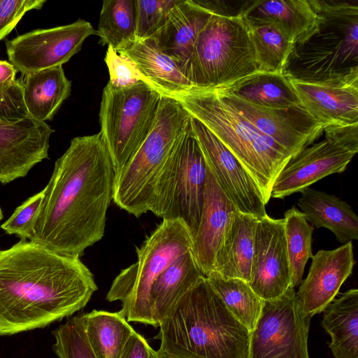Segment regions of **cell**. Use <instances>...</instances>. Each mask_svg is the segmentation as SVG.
Here are the masks:
<instances>
[{
	"label": "cell",
	"instance_id": "obj_2",
	"mask_svg": "<svg viewBox=\"0 0 358 358\" xmlns=\"http://www.w3.org/2000/svg\"><path fill=\"white\" fill-rule=\"evenodd\" d=\"M97 289L79 257L26 240L0 250V336L69 317L83 309Z\"/></svg>",
	"mask_w": 358,
	"mask_h": 358
},
{
	"label": "cell",
	"instance_id": "obj_10",
	"mask_svg": "<svg viewBox=\"0 0 358 358\" xmlns=\"http://www.w3.org/2000/svg\"><path fill=\"white\" fill-rule=\"evenodd\" d=\"M324 133V139L307 146L288 161L273 182L271 197L283 199L345 171L358 152V124L329 126Z\"/></svg>",
	"mask_w": 358,
	"mask_h": 358
},
{
	"label": "cell",
	"instance_id": "obj_15",
	"mask_svg": "<svg viewBox=\"0 0 358 358\" xmlns=\"http://www.w3.org/2000/svg\"><path fill=\"white\" fill-rule=\"evenodd\" d=\"M227 103L262 134L294 157L324 133V127L301 105L269 108L243 100L222 89H215Z\"/></svg>",
	"mask_w": 358,
	"mask_h": 358
},
{
	"label": "cell",
	"instance_id": "obj_1",
	"mask_svg": "<svg viewBox=\"0 0 358 358\" xmlns=\"http://www.w3.org/2000/svg\"><path fill=\"white\" fill-rule=\"evenodd\" d=\"M115 179L101 134L73 138L55 163L29 241L80 258L104 236Z\"/></svg>",
	"mask_w": 358,
	"mask_h": 358
},
{
	"label": "cell",
	"instance_id": "obj_17",
	"mask_svg": "<svg viewBox=\"0 0 358 358\" xmlns=\"http://www.w3.org/2000/svg\"><path fill=\"white\" fill-rule=\"evenodd\" d=\"M55 131L29 116L0 119V182L9 183L27 176L48 157L50 138Z\"/></svg>",
	"mask_w": 358,
	"mask_h": 358
},
{
	"label": "cell",
	"instance_id": "obj_28",
	"mask_svg": "<svg viewBox=\"0 0 358 358\" xmlns=\"http://www.w3.org/2000/svg\"><path fill=\"white\" fill-rule=\"evenodd\" d=\"M88 342L96 358H120L136 332L120 312L93 310L82 314Z\"/></svg>",
	"mask_w": 358,
	"mask_h": 358
},
{
	"label": "cell",
	"instance_id": "obj_13",
	"mask_svg": "<svg viewBox=\"0 0 358 358\" xmlns=\"http://www.w3.org/2000/svg\"><path fill=\"white\" fill-rule=\"evenodd\" d=\"M287 76L301 106L324 128L358 124V66L321 78Z\"/></svg>",
	"mask_w": 358,
	"mask_h": 358
},
{
	"label": "cell",
	"instance_id": "obj_18",
	"mask_svg": "<svg viewBox=\"0 0 358 358\" xmlns=\"http://www.w3.org/2000/svg\"><path fill=\"white\" fill-rule=\"evenodd\" d=\"M307 277L296 292L303 312L310 318L335 299L345 280L351 275L355 259L352 242L329 250H319L312 257Z\"/></svg>",
	"mask_w": 358,
	"mask_h": 358
},
{
	"label": "cell",
	"instance_id": "obj_14",
	"mask_svg": "<svg viewBox=\"0 0 358 358\" xmlns=\"http://www.w3.org/2000/svg\"><path fill=\"white\" fill-rule=\"evenodd\" d=\"M190 124L208 167L236 208L257 218L267 215L259 188L238 159L198 120L190 116Z\"/></svg>",
	"mask_w": 358,
	"mask_h": 358
},
{
	"label": "cell",
	"instance_id": "obj_11",
	"mask_svg": "<svg viewBox=\"0 0 358 358\" xmlns=\"http://www.w3.org/2000/svg\"><path fill=\"white\" fill-rule=\"evenodd\" d=\"M310 322L293 287L278 298L264 301L250 331L248 358H309Z\"/></svg>",
	"mask_w": 358,
	"mask_h": 358
},
{
	"label": "cell",
	"instance_id": "obj_26",
	"mask_svg": "<svg viewBox=\"0 0 358 358\" xmlns=\"http://www.w3.org/2000/svg\"><path fill=\"white\" fill-rule=\"evenodd\" d=\"M204 276L192 251L175 260L157 278L150 295L155 327H159L174 304Z\"/></svg>",
	"mask_w": 358,
	"mask_h": 358
},
{
	"label": "cell",
	"instance_id": "obj_16",
	"mask_svg": "<svg viewBox=\"0 0 358 358\" xmlns=\"http://www.w3.org/2000/svg\"><path fill=\"white\" fill-rule=\"evenodd\" d=\"M248 283L264 301L279 297L291 287L283 218H258Z\"/></svg>",
	"mask_w": 358,
	"mask_h": 358
},
{
	"label": "cell",
	"instance_id": "obj_39",
	"mask_svg": "<svg viewBox=\"0 0 358 358\" xmlns=\"http://www.w3.org/2000/svg\"><path fill=\"white\" fill-rule=\"evenodd\" d=\"M29 116L20 80L9 89L0 91V119L19 120Z\"/></svg>",
	"mask_w": 358,
	"mask_h": 358
},
{
	"label": "cell",
	"instance_id": "obj_3",
	"mask_svg": "<svg viewBox=\"0 0 358 358\" xmlns=\"http://www.w3.org/2000/svg\"><path fill=\"white\" fill-rule=\"evenodd\" d=\"M158 350L175 358H248L250 332L203 276L159 325Z\"/></svg>",
	"mask_w": 358,
	"mask_h": 358
},
{
	"label": "cell",
	"instance_id": "obj_33",
	"mask_svg": "<svg viewBox=\"0 0 358 358\" xmlns=\"http://www.w3.org/2000/svg\"><path fill=\"white\" fill-rule=\"evenodd\" d=\"M283 220L291 287L294 288L302 281L306 264L313 255L312 236L314 227L308 222L305 215L294 206L285 213Z\"/></svg>",
	"mask_w": 358,
	"mask_h": 358
},
{
	"label": "cell",
	"instance_id": "obj_27",
	"mask_svg": "<svg viewBox=\"0 0 358 358\" xmlns=\"http://www.w3.org/2000/svg\"><path fill=\"white\" fill-rule=\"evenodd\" d=\"M322 327L330 335L335 358H358V289H350L322 311Z\"/></svg>",
	"mask_w": 358,
	"mask_h": 358
},
{
	"label": "cell",
	"instance_id": "obj_8",
	"mask_svg": "<svg viewBox=\"0 0 358 358\" xmlns=\"http://www.w3.org/2000/svg\"><path fill=\"white\" fill-rule=\"evenodd\" d=\"M207 164L190 120L156 181L150 208L162 220H180L194 238L201 219Z\"/></svg>",
	"mask_w": 358,
	"mask_h": 358
},
{
	"label": "cell",
	"instance_id": "obj_34",
	"mask_svg": "<svg viewBox=\"0 0 358 358\" xmlns=\"http://www.w3.org/2000/svg\"><path fill=\"white\" fill-rule=\"evenodd\" d=\"M52 350L58 358H96L78 315L67 320L52 332Z\"/></svg>",
	"mask_w": 358,
	"mask_h": 358
},
{
	"label": "cell",
	"instance_id": "obj_21",
	"mask_svg": "<svg viewBox=\"0 0 358 358\" xmlns=\"http://www.w3.org/2000/svg\"><path fill=\"white\" fill-rule=\"evenodd\" d=\"M241 15L249 24L268 23L275 25L294 45L301 43L319 20V13L313 0L248 1Z\"/></svg>",
	"mask_w": 358,
	"mask_h": 358
},
{
	"label": "cell",
	"instance_id": "obj_22",
	"mask_svg": "<svg viewBox=\"0 0 358 358\" xmlns=\"http://www.w3.org/2000/svg\"><path fill=\"white\" fill-rule=\"evenodd\" d=\"M258 218L236 210L231 215L215 254L212 272L249 282Z\"/></svg>",
	"mask_w": 358,
	"mask_h": 358
},
{
	"label": "cell",
	"instance_id": "obj_7",
	"mask_svg": "<svg viewBox=\"0 0 358 358\" xmlns=\"http://www.w3.org/2000/svg\"><path fill=\"white\" fill-rule=\"evenodd\" d=\"M189 120L177 100L162 94L150 132L115 176L113 200L117 206L136 217L150 211L156 181Z\"/></svg>",
	"mask_w": 358,
	"mask_h": 358
},
{
	"label": "cell",
	"instance_id": "obj_12",
	"mask_svg": "<svg viewBox=\"0 0 358 358\" xmlns=\"http://www.w3.org/2000/svg\"><path fill=\"white\" fill-rule=\"evenodd\" d=\"M96 34L90 22L79 19L69 24L37 29L6 41L8 60L26 75L62 66L76 53L83 42Z\"/></svg>",
	"mask_w": 358,
	"mask_h": 358
},
{
	"label": "cell",
	"instance_id": "obj_44",
	"mask_svg": "<svg viewBox=\"0 0 358 358\" xmlns=\"http://www.w3.org/2000/svg\"></svg>",
	"mask_w": 358,
	"mask_h": 358
},
{
	"label": "cell",
	"instance_id": "obj_32",
	"mask_svg": "<svg viewBox=\"0 0 358 358\" xmlns=\"http://www.w3.org/2000/svg\"><path fill=\"white\" fill-rule=\"evenodd\" d=\"M248 24L256 53L259 71L285 73L294 43L272 24Z\"/></svg>",
	"mask_w": 358,
	"mask_h": 358
},
{
	"label": "cell",
	"instance_id": "obj_38",
	"mask_svg": "<svg viewBox=\"0 0 358 358\" xmlns=\"http://www.w3.org/2000/svg\"><path fill=\"white\" fill-rule=\"evenodd\" d=\"M46 0H0V41L16 27L24 15L39 10Z\"/></svg>",
	"mask_w": 358,
	"mask_h": 358
},
{
	"label": "cell",
	"instance_id": "obj_37",
	"mask_svg": "<svg viewBox=\"0 0 358 358\" xmlns=\"http://www.w3.org/2000/svg\"><path fill=\"white\" fill-rule=\"evenodd\" d=\"M44 189L25 201L1 225L8 234H15L21 240L29 239L39 208L44 198Z\"/></svg>",
	"mask_w": 358,
	"mask_h": 358
},
{
	"label": "cell",
	"instance_id": "obj_20",
	"mask_svg": "<svg viewBox=\"0 0 358 358\" xmlns=\"http://www.w3.org/2000/svg\"><path fill=\"white\" fill-rule=\"evenodd\" d=\"M236 210L208 167L202 213L192 248L196 262L205 277L213 270L215 254L229 217Z\"/></svg>",
	"mask_w": 358,
	"mask_h": 358
},
{
	"label": "cell",
	"instance_id": "obj_40",
	"mask_svg": "<svg viewBox=\"0 0 358 358\" xmlns=\"http://www.w3.org/2000/svg\"><path fill=\"white\" fill-rule=\"evenodd\" d=\"M155 352L146 339L136 331L128 341L120 358H155Z\"/></svg>",
	"mask_w": 358,
	"mask_h": 358
},
{
	"label": "cell",
	"instance_id": "obj_23",
	"mask_svg": "<svg viewBox=\"0 0 358 358\" xmlns=\"http://www.w3.org/2000/svg\"><path fill=\"white\" fill-rule=\"evenodd\" d=\"M129 58L161 94L175 97L193 88L179 66L150 37L136 40L117 52Z\"/></svg>",
	"mask_w": 358,
	"mask_h": 358
},
{
	"label": "cell",
	"instance_id": "obj_25",
	"mask_svg": "<svg viewBox=\"0 0 358 358\" xmlns=\"http://www.w3.org/2000/svg\"><path fill=\"white\" fill-rule=\"evenodd\" d=\"M20 81L28 115L44 122L52 120L71 91L62 66L23 75Z\"/></svg>",
	"mask_w": 358,
	"mask_h": 358
},
{
	"label": "cell",
	"instance_id": "obj_41",
	"mask_svg": "<svg viewBox=\"0 0 358 358\" xmlns=\"http://www.w3.org/2000/svg\"><path fill=\"white\" fill-rule=\"evenodd\" d=\"M17 69L10 62L0 60V91L11 87L17 81Z\"/></svg>",
	"mask_w": 358,
	"mask_h": 358
},
{
	"label": "cell",
	"instance_id": "obj_6",
	"mask_svg": "<svg viewBox=\"0 0 358 358\" xmlns=\"http://www.w3.org/2000/svg\"><path fill=\"white\" fill-rule=\"evenodd\" d=\"M192 248L193 237L182 220H163L136 248L137 261L113 280L106 300L122 303L120 312L127 322L155 327L150 302L151 287L170 264Z\"/></svg>",
	"mask_w": 358,
	"mask_h": 358
},
{
	"label": "cell",
	"instance_id": "obj_24",
	"mask_svg": "<svg viewBox=\"0 0 358 358\" xmlns=\"http://www.w3.org/2000/svg\"><path fill=\"white\" fill-rule=\"evenodd\" d=\"M301 193L297 205L313 227L330 230L343 244L358 239V217L347 202L310 187Z\"/></svg>",
	"mask_w": 358,
	"mask_h": 358
},
{
	"label": "cell",
	"instance_id": "obj_9",
	"mask_svg": "<svg viewBox=\"0 0 358 358\" xmlns=\"http://www.w3.org/2000/svg\"><path fill=\"white\" fill-rule=\"evenodd\" d=\"M162 94L140 82L103 88L99 110L100 131L110 155L115 176L138 150L154 124Z\"/></svg>",
	"mask_w": 358,
	"mask_h": 358
},
{
	"label": "cell",
	"instance_id": "obj_4",
	"mask_svg": "<svg viewBox=\"0 0 358 358\" xmlns=\"http://www.w3.org/2000/svg\"><path fill=\"white\" fill-rule=\"evenodd\" d=\"M173 99L238 159L257 183L266 204L275 178L292 155L262 134L215 89L192 88Z\"/></svg>",
	"mask_w": 358,
	"mask_h": 358
},
{
	"label": "cell",
	"instance_id": "obj_35",
	"mask_svg": "<svg viewBox=\"0 0 358 358\" xmlns=\"http://www.w3.org/2000/svg\"><path fill=\"white\" fill-rule=\"evenodd\" d=\"M176 0H136V40L152 37L164 25Z\"/></svg>",
	"mask_w": 358,
	"mask_h": 358
},
{
	"label": "cell",
	"instance_id": "obj_43",
	"mask_svg": "<svg viewBox=\"0 0 358 358\" xmlns=\"http://www.w3.org/2000/svg\"><path fill=\"white\" fill-rule=\"evenodd\" d=\"M3 219V213L1 211V209L0 208V220H1Z\"/></svg>",
	"mask_w": 358,
	"mask_h": 358
},
{
	"label": "cell",
	"instance_id": "obj_42",
	"mask_svg": "<svg viewBox=\"0 0 358 358\" xmlns=\"http://www.w3.org/2000/svg\"><path fill=\"white\" fill-rule=\"evenodd\" d=\"M155 358H175L165 352H161L159 350H155Z\"/></svg>",
	"mask_w": 358,
	"mask_h": 358
},
{
	"label": "cell",
	"instance_id": "obj_19",
	"mask_svg": "<svg viewBox=\"0 0 358 358\" xmlns=\"http://www.w3.org/2000/svg\"><path fill=\"white\" fill-rule=\"evenodd\" d=\"M212 13L197 1L176 0L164 25L152 36L160 50L179 66L186 77L198 34Z\"/></svg>",
	"mask_w": 358,
	"mask_h": 358
},
{
	"label": "cell",
	"instance_id": "obj_5",
	"mask_svg": "<svg viewBox=\"0 0 358 358\" xmlns=\"http://www.w3.org/2000/svg\"><path fill=\"white\" fill-rule=\"evenodd\" d=\"M257 73L244 17L213 13L198 34L189 62L187 77L193 88H224Z\"/></svg>",
	"mask_w": 358,
	"mask_h": 358
},
{
	"label": "cell",
	"instance_id": "obj_31",
	"mask_svg": "<svg viewBox=\"0 0 358 358\" xmlns=\"http://www.w3.org/2000/svg\"><path fill=\"white\" fill-rule=\"evenodd\" d=\"M206 278L229 312L250 332L259 317L264 300L243 280L225 278L215 272Z\"/></svg>",
	"mask_w": 358,
	"mask_h": 358
},
{
	"label": "cell",
	"instance_id": "obj_30",
	"mask_svg": "<svg viewBox=\"0 0 358 358\" xmlns=\"http://www.w3.org/2000/svg\"><path fill=\"white\" fill-rule=\"evenodd\" d=\"M136 0H106L102 3L96 34L102 45L118 52L136 41Z\"/></svg>",
	"mask_w": 358,
	"mask_h": 358
},
{
	"label": "cell",
	"instance_id": "obj_36",
	"mask_svg": "<svg viewBox=\"0 0 358 358\" xmlns=\"http://www.w3.org/2000/svg\"><path fill=\"white\" fill-rule=\"evenodd\" d=\"M104 60L109 73L108 83L112 87H127L140 82L152 86L129 58L118 53L111 46H108Z\"/></svg>",
	"mask_w": 358,
	"mask_h": 358
},
{
	"label": "cell",
	"instance_id": "obj_29",
	"mask_svg": "<svg viewBox=\"0 0 358 358\" xmlns=\"http://www.w3.org/2000/svg\"><path fill=\"white\" fill-rule=\"evenodd\" d=\"M220 89L252 103L269 108L301 105L286 73H257Z\"/></svg>",
	"mask_w": 358,
	"mask_h": 358
}]
</instances>
